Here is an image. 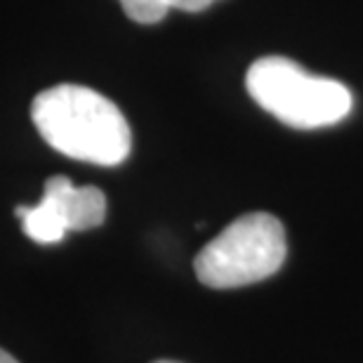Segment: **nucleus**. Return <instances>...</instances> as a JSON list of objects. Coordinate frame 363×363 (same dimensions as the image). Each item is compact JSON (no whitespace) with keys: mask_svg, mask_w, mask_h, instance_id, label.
Segmentation results:
<instances>
[{"mask_svg":"<svg viewBox=\"0 0 363 363\" xmlns=\"http://www.w3.org/2000/svg\"><path fill=\"white\" fill-rule=\"evenodd\" d=\"M286 231L269 213H250L227 224L194 259L203 286L227 290L264 281L286 262Z\"/></svg>","mask_w":363,"mask_h":363,"instance_id":"7ed1b4c3","label":"nucleus"},{"mask_svg":"<svg viewBox=\"0 0 363 363\" xmlns=\"http://www.w3.org/2000/svg\"><path fill=\"white\" fill-rule=\"evenodd\" d=\"M31 121L60 154L94 165H118L133 147V133L121 108L104 94L62 83L35 94Z\"/></svg>","mask_w":363,"mask_h":363,"instance_id":"f257e3e1","label":"nucleus"},{"mask_svg":"<svg viewBox=\"0 0 363 363\" xmlns=\"http://www.w3.org/2000/svg\"><path fill=\"white\" fill-rule=\"evenodd\" d=\"M123 10L137 24H158L170 12L168 0H121Z\"/></svg>","mask_w":363,"mask_h":363,"instance_id":"39448f33","label":"nucleus"},{"mask_svg":"<svg viewBox=\"0 0 363 363\" xmlns=\"http://www.w3.org/2000/svg\"><path fill=\"white\" fill-rule=\"evenodd\" d=\"M17 217L24 234L35 243H60L69 231L99 227L106 217V196L97 186H76L69 177L55 175L45 182L35 206H19Z\"/></svg>","mask_w":363,"mask_h":363,"instance_id":"20e7f679","label":"nucleus"},{"mask_svg":"<svg viewBox=\"0 0 363 363\" xmlns=\"http://www.w3.org/2000/svg\"><path fill=\"white\" fill-rule=\"evenodd\" d=\"M156 363H177V361H156Z\"/></svg>","mask_w":363,"mask_h":363,"instance_id":"6e6552de","label":"nucleus"},{"mask_svg":"<svg viewBox=\"0 0 363 363\" xmlns=\"http://www.w3.org/2000/svg\"><path fill=\"white\" fill-rule=\"evenodd\" d=\"M0 363H19L14 357H10V354H7L5 350H0Z\"/></svg>","mask_w":363,"mask_h":363,"instance_id":"0eeeda50","label":"nucleus"},{"mask_svg":"<svg viewBox=\"0 0 363 363\" xmlns=\"http://www.w3.org/2000/svg\"><path fill=\"white\" fill-rule=\"evenodd\" d=\"M250 97L290 128L335 125L352 111V92L333 78H318L286 57H262L245 76Z\"/></svg>","mask_w":363,"mask_h":363,"instance_id":"f03ea898","label":"nucleus"},{"mask_svg":"<svg viewBox=\"0 0 363 363\" xmlns=\"http://www.w3.org/2000/svg\"><path fill=\"white\" fill-rule=\"evenodd\" d=\"M213 3L215 0H168L170 10H182V12H203Z\"/></svg>","mask_w":363,"mask_h":363,"instance_id":"423d86ee","label":"nucleus"}]
</instances>
